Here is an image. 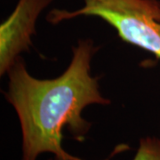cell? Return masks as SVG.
Returning a JSON list of instances; mask_svg holds the SVG:
<instances>
[{
    "instance_id": "cell-1",
    "label": "cell",
    "mask_w": 160,
    "mask_h": 160,
    "mask_svg": "<svg viewBox=\"0 0 160 160\" xmlns=\"http://www.w3.org/2000/svg\"><path fill=\"white\" fill-rule=\"evenodd\" d=\"M92 41L83 39L73 47L69 67L52 79H38L27 70L20 57L7 72L6 98L15 109L22 132V160H36L42 153H52L59 160H83L62 148V129L68 127L77 140H82L91 124L82 117L88 105H108L110 101L99 90L91 75V62L96 52ZM120 146L105 160H109Z\"/></svg>"
},
{
    "instance_id": "cell-2",
    "label": "cell",
    "mask_w": 160,
    "mask_h": 160,
    "mask_svg": "<svg viewBox=\"0 0 160 160\" xmlns=\"http://www.w3.org/2000/svg\"><path fill=\"white\" fill-rule=\"evenodd\" d=\"M75 11L53 9L48 22L57 24L79 16L102 19L121 39L153 53L160 60V0H84Z\"/></svg>"
},
{
    "instance_id": "cell-3",
    "label": "cell",
    "mask_w": 160,
    "mask_h": 160,
    "mask_svg": "<svg viewBox=\"0 0 160 160\" xmlns=\"http://www.w3.org/2000/svg\"><path fill=\"white\" fill-rule=\"evenodd\" d=\"M52 0H19L11 15L0 26V75L7 74L21 53L28 52L40 13Z\"/></svg>"
},
{
    "instance_id": "cell-4",
    "label": "cell",
    "mask_w": 160,
    "mask_h": 160,
    "mask_svg": "<svg viewBox=\"0 0 160 160\" xmlns=\"http://www.w3.org/2000/svg\"><path fill=\"white\" fill-rule=\"evenodd\" d=\"M133 160H160L159 139L157 137L142 138Z\"/></svg>"
},
{
    "instance_id": "cell-5",
    "label": "cell",
    "mask_w": 160,
    "mask_h": 160,
    "mask_svg": "<svg viewBox=\"0 0 160 160\" xmlns=\"http://www.w3.org/2000/svg\"><path fill=\"white\" fill-rule=\"evenodd\" d=\"M49 160H59V159H58V158H54L53 159H49Z\"/></svg>"
}]
</instances>
